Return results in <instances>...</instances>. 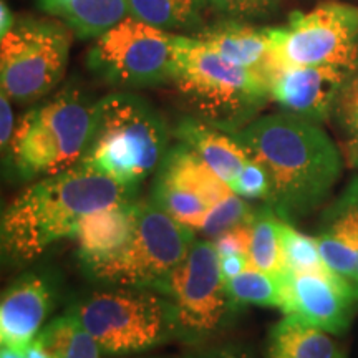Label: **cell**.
I'll return each mask as SVG.
<instances>
[{
  "label": "cell",
  "instance_id": "4fadbf2b",
  "mask_svg": "<svg viewBox=\"0 0 358 358\" xmlns=\"http://www.w3.org/2000/svg\"><path fill=\"white\" fill-rule=\"evenodd\" d=\"M355 70L338 65L280 66L268 77L271 100L285 113L313 123H324L334 115L335 105Z\"/></svg>",
  "mask_w": 358,
  "mask_h": 358
},
{
  "label": "cell",
  "instance_id": "ba28073f",
  "mask_svg": "<svg viewBox=\"0 0 358 358\" xmlns=\"http://www.w3.org/2000/svg\"><path fill=\"white\" fill-rule=\"evenodd\" d=\"M158 290L173 302L176 340L189 345L229 329L241 308L227 289L211 239H196Z\"/></svg>",
  "mask_w": 358,
  "mask_h": 358
},
{
  "label": "cell",
  "instance_id": "d4e9b609",
  "mask_svg": "<svg viewBox=\"0 0 358 358\" xmlns=\"http://www.w3.org/2000/svg\"><path fill=\"white\" fill-rule=\"evenodd\" d=\"M287 275H274L250 267L241 275L227 280V289H229L231 295L241 307H275L282 310L285 301V282H287Z\"/></svg>",
  "mask_w": 358,
  "mask_h": 358
},
{
  "label": "cell",
  "instance_id": "2e32d148",
  "mask_svg": "<svg viewBox=\"0 0 358 358\" xmlns=\"http://www.w3.org/2000/svg\"><path fill=\"white\" fill-rule=\"evenodd\" d=\"M322 257L355 294L358 261V178L327 208L317 234ZM357 299V297H355Z\"/></svg>",
  "mask_w": 358,
  "mask_h": 358
},
{
  "label": "cell",
  "instance_id": "9c48e42d",
  "mask_svg": "<svg viewBox=\"0 0 358 358\" xmlns=\"http://www.w3.org/2000/svg\"><path fill=\"white\" fill-rule=\"evenodd\" d=\"M185 35L128 15L93 40L88 69L118 88H146L173 82Z\"/></svg>",
  "mask_w": 358,
  "mask_h": 358
},
{
  "label": "cell",
  "instance_id": "7c38bea8",
  "mask_svg": "<svg viewBox=\"0 0 358 358\" xmlns=\"http://www.w3.org/2000/svg\"><path fill=\"white\" fill-rule=\"evenodd\" d=\"M231 192L196 151L178 141L156 171L151 201L178 222L199 231L209 211Z\"/></svg>",
  "mask_w": 358,
  "mask_h": 358
},
{
  "label": "cell",
  "instance_id": "7a4b0ae2",
  "mask_svg": "<svg viewBox=\"0 0 358 358\" xmlns=\"http://www.w3.org/2000/svg\"><path fill=\"white\" fill-rule=\"evenodd\" d=\"M136 192L83 164L37 179L2 214V256L13 264L34 261L62 239L75 237L85 216L134 201Z\"/></svg>",
  "mask_w": 358,
  "mask_h": 358
},
{
  "label": "cell",
  "instance_id": "83f0119b",
  "mask_svg": "<svg viewBox=\"0 0 358 358\" xmlns=\"http://www.w3.org/2000/svg\"><path fill=\"white\" fill-rule=\"evenodd\" d=\"M208 3L227 19L261 20L275 15L282 0H208Z\"/></svg>",
  "mask_w": 358,
  "mask_h": 358
},
{
  "label": "cell",
  "instance_id": "836d02e7",
  "mask_svg": "<svg viewBox=\"0 0 358 358\" xmlns=\"http://www.w3.org/2000/svg\"><path fill=\"white\" fill-rule=\"evenodd\" d=\"M17 17H13V12L10 10V6L7 3V0L0 2V35L7 34L15 24Z\"/></svg>",
  "mask_w": 358,
  "mask_h": 358
},
{
  "label": "cell",
  "instance_id": "3957f363",
  "mask_svg": "<svg viewBox=\"0 0 358 358\" xmlns=\"http://www.w3.org/2000/svg\"><path fill=\"white\" fill-rule=\"evenodd\" d=\"M169 129L158 111L133 93L96 101L95 123L78 164L131 187L156 173L169 151Z\"/></svg>",
  "mask_w": 358,
  "mask_h": 358
},
{
  "label": "cell",
  "instance_id": "d6986e66",
  "mask_svg": "<svg viewBox=\"0 0 358 358\" xmlns=\"http://www.w3.org/2000/svg\"><path fill=\"white\" fill-rule=\"evenodd\" d=\"M136 201L115 204L85 216L78 224V259L88 264L113 254L127 243L134 227Z\"/></svg>",
  "mask_w": 358,
  "mask_h": 358
},
{
  "label": "cell",
  "instance_id": "4316f807",
  "mask_svg": "<svg viewBox=\"0 0 358 358\" xmlns=\"http://www.w3.org/2000/svg\"><path fill=\"white\" fill-rule=\"evenodd\" d=\"M257 209L248 203V199L241 198L236 192H231L227 198H224L221 203H217L209 211L208 216L204 217L203 224H201V232H204L209 239L221 234V232L231 229V227L237 226V224L250 221L256 216Z\"/></svg>",
  "mask_w": 358,
  "mask_h": 358
},
{
  "label": "cell",
  "instance_id": "ac0fdd59",
  "mask_svg": "<svg viewBox=\"0 0 358 358\" xmlns=\"http://www.w3.org/2000/svg\"><path fill=\"white\" fill-rule=\"evenodd\" d=\"M173 134L178 141L185 143L192 151H196L199 158L231 189H234L245 168L254 161L234 134L213 127L196 116L179 120Z\"/></svg>",
  "mask_w": 358,
  "mask_h": 358
},
{
  "label": "cell",
  "instance_id": "8d00e7d4",
  "mask_svg": "<svg viewBox=\"0 0 358 358\" xmlns=\"http://www.w3.org/2000/svg\"><path fill=\"white\" fill-rule=\"evenodd\" d=\"M0 358H25V353L13 350V348L2 347V352H0Z\"/></svg>",
  "mask_w": 358,
  "mask_h": 358
},
{
  "label": "cell",
  "instance_id": "74e56055",
  "mask_svg": "<svg viewBox=\"0 0 358 358\" xmlns=\"http://www.w3.org/2000/svg\"><path fill=\"white\" fill-rule=\"evenodd\" d=\"M355 297L358 301V261H357V272H355Z\"/></svg>",
  "mask_w": 358,
  "mask_h": 358
},
{
  "label": "cell",
  "instance_id": "277c9868",
  "mask_svg": "<svg viewBox=\"0 0 358 358\" xmlns=\"http://www.w3.org/2000/svg\"><path fill=\"white\" fill-rule=\"evenodd\" d=\"M96 101L66 87L17 122L3 163L22 181L42 179L77 166L95 123Z\"/></svg>",
  "mask_w": 358,
  "mask_h": 358
},
{
  "label": "cell",
  "instance_id": "5b68a950",
  "mask_svg": "<svg viewBox=\"0 0 358 358\" xmlns=\"http://www.w3.org/2000/svg\"><path fill=\"white\" fill-rule=\"evenodd\" d=\"M198 118L227 133H236L257 118L271 100L268 80L206 50L185 35L171 82Z\"/></svg>",
  "mask_w": 358,
  "mask_h": 358
},
{
  "label": "cell",
  "instance_id": "1f68e13d",
  "mask_svg": "<svg viewBox=\"0 0 358 358\" xmlns=\"http://www.w3.org/2000/svg\"><path fill=\"white\" fill-rule=\"evenodd\" d=\"M15 127L17 123L13 122L12 100L2 93L0 95V146H2V151L7 150L13 131H15Z\"/></svg>",
  "mask_w": 358,
  "mask_h": 358
},
{
  "label": "cell",
  "instance_id": "44dd1931",
  "mask_svg": "<svg viewBox=\"0 0 358 358\" xmlns=\"http://www.w3.org/2000/svg\"><path fill=\"white\" fill-rule=\"evenodd\" d=\"M37 340L50 358H100L103 353L87 327L69 310L45 325Z\"/></svg>",
  "mask_w": 358,
  "mask_h": 358
},
{
  "label": "cell",
  "instance_id": "30bf717a",
  "mask_svg": "<svg viewBox=\"0 0 358 358\" xmlns=\"http://www.w3.org/2000/svg\"><path fill=\"white\" fill-rule=\"evenodd\" d=\"M71 30L55 20L17 17L0 35V88L15 103L47 96L64 78L70 58Z\"/></svg>",
  "mask_w": 358,
  "mask_h": 358
},
{
  "label": "cell",
  "instance_id": "603a6c76",
  "mask_svg": "<svg viewBox=\"0 0 358 358\" xmlns=\"http://www.w3.org/2000/svg\"><path fill=\"white\" fill-rule=\"evenodd\" d=\"M208 0H128L129 15L168 30H186L201 24Z\"/></svg>",
  "mask_w": 358,
  "mask_h": 358
},
{
  "label": "cell",
  "instance_id": "6da1fadb",
  "mask_svg": "<svg viewBox=\"0 0 358 358\" xmlns=\"http://www.w3.org/2000/svg\"><path fill=\"white\" fill-rule=\"evenodd\" d=\"M232 134L267 174L266 204L289 222L325 203L342 176V151L310 120L280 111L257 116Z\"/></svg>",
  "mask_w": 358,
  "mask_h": 358
},
{
  "label": "cell",
  "instance_id": "8992f818",
  "mask_svg": "<svg viewBox=\"0 0 358 358\" xmlns=\"http://www.w3.org/2000/svg\"><path fill=\"white\" fill-rule=\"evenodd\" d=\"M106 355H133L176 340L174 308L156 289L110 287L66 308Z\"/></svg>",
  "mask_w": 358,
  "mask_h": 358
},
{
  "label": "cell",
  "instance_id": "e0dca14e",
  "mask_svg": "<svg viewBox=\"0 0 358 358\" xmlns=\"http://www.w3.org/2000/svg\"><path fill=\"white\" fill-rule=\"evenodd\" d=\"M206 50L244 69L259 71L268 80L274 70L272 40L267 29L245 24V20L226 19L191 35Z\"/></svg>",
  "mask_w": 358,
  "mask_h": 358
},
{
  "label": "cell",
  "instance_id": "4dcf8cb0",
  "mask_svg": "<svg viewBox=\"0 0 358 358\" xmlns=\"http://www.w3.org/2000/svg\"><path fill=\"white\" fill-rule=\"evenodd\" d=\"M186 358H256V355L245 345L226 343V345L206 348V350L191 353Z\"/></svg>",
  "mask_w": 358,
  "mask_h": 358
},
{
  "label": "cell",
  "instance_id": "52a82bcc",
  "mask_svg": "<svg viewBox=\"0 0 358 358\" xmlns=\"http://www.w3.org/2000/svg\"><path fill=\"white\" fill-rule=\"evenodd\" d=\"M194 241V231L153 201H136L134 227L127 243L110 256L82 264V268L105 287L158 290Z\"/></svg>",
  "mask_w": 358,
  "mask_h": 358
},
{
  "label": "cell",
  "instance_id": "d590c367",
  "mask_svg": "<svg viewBox=\"0 0 358 358\" xmlns=\"http://www.w3.org/2000/svg\"><path fill=\"white\" fill-rule=\"evenodd\" d=\"M25 358H50L47 352H45V348L42 347V343L38 342L37 338H35V342L27 348L25 352Z\"/></svg>",
  "mask_w": 358,
  "mask_h": 358
},
{
  "label": "cell",
  "instance_id": "9a60e30c",
  "mask_svg": "<svg viewBox=\"0 0 358 358\" xmlns=\"http://www.w3.org/2000/svg\"><path fill=\"white\" fill-rule=\"evenodd\" d=\"M55 303V287L47 275L29 272L19 277L0 302L2 347L25 353L42 332Z\"/></svg>",
  "mask_w": 358,
  "mask_h": 358
},
{
  "label": "cell",
  "instance_id": "f1b7e54d",
  "mask_svg": "<svg viewBox=\"0 0 358 358\" xmlns=\"http://www.w3.org/2000/svg\"><path fill=\"white\" fill-rule=\"evenodd\" d=\"M334 116L348 138H358V75L343 87Z\"/></svg>",
  "mask_w": 358,
  "mask_h": 358
},
{
  "label": "cell",
  "instance_id": "cb8c5ba5",
  "mask_svg": "<svg viewBox=\"0 0 358 358\" xmlns=\"http://www.w3.org/2000/svg\"><path fill=\"white\" fill-rule=\"evenodd\" d=\"M279 221L280 217L271 206L266 204L257 209L252 222V244L249 257L254 268L285 277L290 271L282 250Z\"/></svg>",
  "mask_w": 358,
  "mask_h": 358
},
{
  "label": "cell",
  "instance_id": "f546056e",
  "mask_svg": "<svg viewBox=\"0 0 358 358\" xmlns=\"http://www.w3.org/2000/svg\"><path fill=\"white\" fill-rule=\"evenodd\" d=\"M252 222L254 219L237 224L211 239L219 256H224V254H248L249 256L250 244H252Z\"/></svg>",
  "mask_w": 358,
  "mask_h": 358
},
{
  "label": "cell",
  "instance_id": "7402d4cb",
  "mask_svg": "<svg viewBox=\"0 0 358 358\" xmlns=\"http://www.w3.org/2000/svg\"><path fill=\"white\" fill-rule=\"evenodd\" d=\"M129 15L128 0H71L58 13L78 38H96Z\"/></svg>",
  "mask_w": 358,
  "mask_h": 358
},
{
  "label": "cell",
  "instance_id": "d6a6232c",
  "mask_svg": "<svg viewBox=\"0 0 358 358\" xmlns=\"http://www.w3.org/2000/svg\"><path fill=\"white\" fill-rule=\"evenodd\" d=\"M219 267H221L224 279L227 282L252 267V262H250L248 254H224V256H219Z\"/></svg>",
  "mask_w": 358,
  "mask_h": 358
},
{
  "label": "cell",
  "instance_id": "e575fe53",
  "mask_svg": "<svg viewBox=\"0 0 358 358\" xmlns=\"http://www.w3.org/2000/svg\"><path fill=\"white\" fill-rule=\"evenodd\" d=\"M343 158L352 168L358 169V138H348L343 146Z\"/></svg>",
  "mask_w": 358,
  "mask_h": 358
},
{
  "label": "cell",
  "instance_id": "5bb4252c",
  "mask_svg": "<svg viewBox=\"0 0 358 358\" xmlns=\"http://www.w3.org/2000/svg\"><path fill=\"white\" fill-rule=\"evenodd\" d=\"M355 294L338 277L308 272H289L282 312L292 313L332 335L343 334L350 325Z\"/></svg>",
  "mask_w": 358,
  "mask_h": 358
},
{
  "label": "cell",
  "instance_id": "ffe728a7",
  "mask_svg": "<svg viewBox=\"0 0 358 358\" xmlns=\"http://www.w3.org/2000/svg\"><path fill=\"white\" fill-rule=\"evenodd\" d=\"M267 358H345L329 332L285 313L268 332Z\"/></svg>",
  "mask_w": 358,
  "mask_h": 358
},
{
  "label": "cell",
  "instance_id": "8fae6325",
  "mask_svg": "<svg viewBox=\"0 0 358 358\" xmlns=\"http://www.w3.org/2000/svg\"><path fill=\"white\" fill-rule=\"evenodd\" d=\"M268 34L274 70L308 65L358 70V6L319 3L308 12H294L285 25L268 27Z\"/></svg>",
  "mask_w": 358,
  "mask_h": 358
},
{
  "label": "cell",
  "instance_id": "484cf974",
  "mask_svg": "<svg viewBox=\"0 0 358 358\" xmlns=\"http://www.w3.org/2000/svg\"><path fill=\"white\" fill-rule=\"evenodd\" d=\"M279 231L282 250H284L285 262H287L290 272H308V274L338 277L322 257L317 237L302 234L301 231L295 229L292 222L282 217L279 221Z\"/></svg>",
  "mask_w": 358,
  "mask_h": 358
}]
</instances>
